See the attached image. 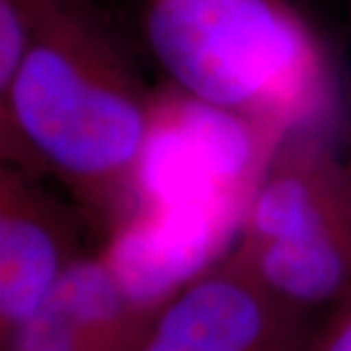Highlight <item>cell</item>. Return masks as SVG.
<instances>
[{
  "mask_svg": "<svg viewBox=\"0 0 351 351\" xmlns=\"http://www.w3.org/2000/svg\"><path fill=\"white\" fill-rule=\"evenodd\" d=\"M149 38L164 66L217 106L293 84L313 63L308 36L274 0H158Z\"/></svg>",
  "mask_w": 351,
  "mask_h": 351,
  "instance_id": "6da1fadb",
  "label": "cell"
},
{
  "mask_svg": "<svg viewBox=\"0 0 351 351\" xmlns=\"http://www.w3.org/2000/svg\"><path fill=\"white\" fill-rule=\"evenodd\" d=\"M12 84L20 123L55 162L92 174L127 162L138 149L137 110L84 80L61 49L29 51Z\"/></svg>",
  "mask_w": 351,
  "mask_h": 351,
  "instance_id": "7a4b0ae2",
  "label": "cell"
},
{
  "mask_svg": "<svg viewBox=\"0 0 351 351\" xmlns=\"http://www.w3.org/2000/svg\"><path fill=\"white\" fill-rule=\"evenodd\" d=\"M250 154V135L239 119L193 101L152 131L141 180L156 209H232L230 189Z\"/></svg>",
  "mask_w": 351,
  "mask_h": 351,
  "instance_id": "3957f363",
  "label": "cell"
},
{
  "mask_svg": "<svg viewBox=\"0 0 351 351\" xmlns=\"http://www.w3.org/2000/svg\"><path fill=\"white\" fill-rule=\"evenodd\" d=\"M230 225L232 209H156L113 244V277L127 299L156 301L211 260Z\"/></svg>",
  "mask_w": 351,
  "mask_h": 351,
  "instance_id": "277c9868",
  "label": "cell"
},
{
  "mask_svg": "<svg viewBox=\"0 0 351 351\" xmlns=\"http://www.w3.org/2000/svg\"><path fill=\"white\" fill-rule=\"evenodd\" d=\"M260 330L262 313L248 291L209 281L164 314L145 351H248Z\"/></svg>",
  "mask_w": 351,
  "mask_h": 351,
  "instance_id": "5b68a950",
  "label": "cell"
},
{
  "mask_svg": "<svg viewBox=\"0 0 351 351\" xmlns=\"http://www.w3.org/2000/svg\"><path fill=\"white\" fill-rule=\"evenodd\" d=\"M123 291L112 271L82 263L57 277L32 318V330L51 348L78 351V332L112 324L121 311Z\"/></svg>",
  "mask_w": 351,
  "mask_h": 351,
  "instance_id": "8992f818",
  "label": "cell"
},
{
  "mask_svg": "<svg viewBox=\"0 0 351 351\" xmlns=\"http://www.w3.org/2000/svg\"><path fill=\"white\" fill-rule=\"evenodd\" d=\"M57 281V252L43 228L24 219L0 226V308L8 322L32 318Z\"/></svg>",
  "mask_w": 351,
  "mask_h": 351,
  "instance_id": "52a82bcc",
  "label": "cell"
},
{
  "mask_svg": "<svg viewBox=\"0 0 351 351\" xmlns=\"http://www.w3.org/2000/svg\"><path fill=\"white\" fill-rule=\"evenodd\" d=\"M265 279L279 291L302 301L334 295L350 271L346 246L334 232L274 240L262 258Z\"/></svg>",
  "mask_w": 351,
  "mask_h": 351,
  "instance_id": "ba28073f",
  "label": "cell"
},
{
  "mask_svg": "<svg viewBox=\"0 0 351 351\" xmlns=\"http://www.w3.org/2000/svg\"><path fill=\"white\" fill-rule=\"evenodd\" d=\"M256 226L271 240H291L332 232L311 191L295 180H279L262 193Z\"/></svg>",
  "mask_w": 351,
  "mask_h": 351,
  "instance_id": "9c48e42d",
  "label": "cell"
},
{
  "mask_svg": "<svg viewBox=\"0 0 351 351\" xmlns=\"http://www.w3.org/2000/svg\"><path fill=\"white\" fill-rule=\"evenodd\" d=\"M25 43L24 20L14 0L0 2V80L2 84L14 80L22 66Z\"/></svg>",
  "mask_w": 351,
  "mask_h": 351,
  "instance_id": "30bf717a",
  "label": "cell"
},
{
  "mask_svg": "<svg viewBox=\"0 0 351 351\" xmlns=\"http://www.w3.org/2000/svg\"><path fill=\"white\" fill-rule=\"evenodd\" d=\"M326 351H351V316L346 320V324L339 328L336 338L332 339Z\"/></svg>",
  "mask_w": 351,
  "mask_h": 351,
  "instance_id": "8fae6325",
  "label": "cell"
}]
</instances>
